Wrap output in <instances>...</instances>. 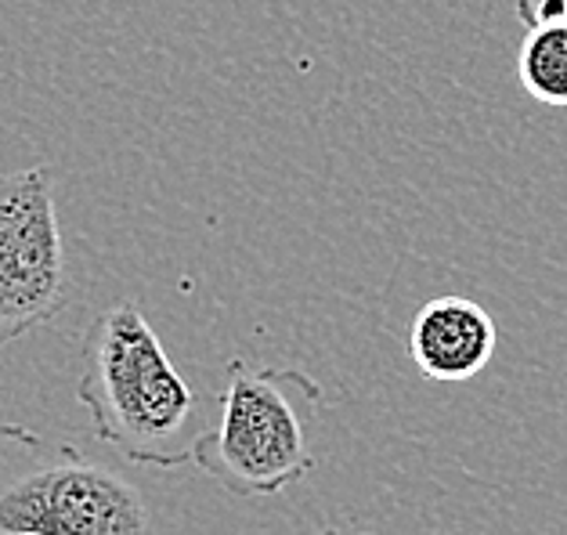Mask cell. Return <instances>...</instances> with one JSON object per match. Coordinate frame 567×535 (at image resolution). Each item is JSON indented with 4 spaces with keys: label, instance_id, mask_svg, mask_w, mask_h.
Segmentation results:
<instances>
[{
    "label": "cell",
    "instance_id": "obj_2",
    "mask_svg": "<svg viewBox=\"0 0 567 535\" xmlns=\"http://www.w3.org/2000/svg\"><path fill=\"white\" fill-rule=\"evenodd\" d=\"M145 500L113 466L0 423V535H145Z\"/></svg>",
    "mask_w": 567,
    "mask_h": 535
},
{
    "label": "cell",
    "instance_id": "obj_8",
    "mask_svg": "<svg viewBox=\"0 0 567 535\" xmlns=\"http://www.w3.org/2000/svg\"><path fill=\"white\" fill-rule=\"evenodd\" d=\"M318 535H348V532H340V528H326V532H318Z\"/></svg>",
    "mask_w": 567,
    "mask_h": 535
},
{
    "label": "cell",
    "instance_id": "obj_1",
    "mask_svg": "<svg viewBox=\"0 0 567 535\" xmlns=\"http://www.w3.org/2000/svg\"><path fill=\"white\" fill-rule=\"evenodd\" d=\"M76 398L123 460L159 471L196 460V391L134 305H113L91 322Z\"/></svg>",
    "mask_w": 567,
    "mask_h": 535
},
{
    "label": "cell",
    "instance_id": "obj_4",
    "mask_svg": "<svg viewBox=\"0 0 567 535\" xmlns=\"http://www.w3.org/2000/svg\"><path fill=\"white\" fill-rule=\"evenodd\" d=\"M69 300L54 171L0 174V348L51 322Z\"/></svg>",
    "mask_w": 567,
    "mask_h": 535
},
{
    "label": "cell",
    "instance_id": "obj_3",
    "mask_svg": "<svg viewBox=\"0 0 567 535\" xmlns=\"http://www.w3.org/2000/svg\"><path fill=\"white\" fill-rule=\"evenodd\" d=\"M322 405V388L300 369L228 366L220 420L199 431L196 466L235 496H279L311 474L303 416Z\"/></svg>",
    "mask_w": 567,
    "mask_h": 535
},
{
    "label": "cell",
    "instance_id": "obj_5",
    "mask_svg": "<svg viewBox=\"0 0 567 535\" xmlns=\"http://www.w3.org/2000/svg\"><path fill=\"white\" fill-rule=\"evenodd\" d=\"M495 322L470 297H434L416 311L409 329V354L426 380L466 383L495 354Z\"/></svg>",
    "mask_w": 567,
    "mask_h": 535
},
{
    "label": "cell",
    "instance_id": "obj_6",
    "mask_svg": "<svg viewBox=\"0 0 567 535\" xmlns=\"http://www.w3.org/2000/svg\"><path fill=\"white\" fill-rule=\"evenodd\" d=\"M517 76L535 102L567 109V22L528 30L517 54Z\"/></svg>",
    "mask_w": 567,
    "mask_h": 535
},
{
    "label": "cell",
    "instance_id": "obj_7",
    "mask_svg": "<svg viewBox=\"0 0 567 535\" xmlns=\"http://www.w3.org/2000/svg\"><path fill=\"white\" fill-rule=\"evenodd\" d=\"M517 22L524 30L546 22H567V0H517Z\"/></svg>",
    "mask_w": 567,
    "mask_h": 535
}]
</instances>
